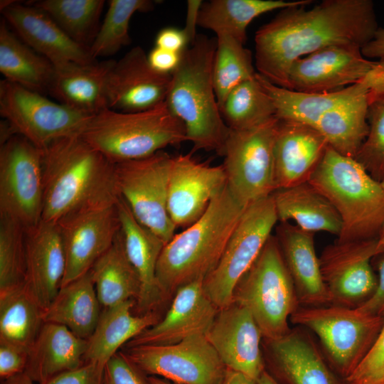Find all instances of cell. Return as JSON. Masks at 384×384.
<instances>
[{"label":"cell","mask_w":384,"mask_h":384,"mask_svg":"<svg viewBox=\"0 0 384 384\" xmlns=\"http://www.w3.org/2000/svg\"><path fill=\"white\" fill-rule=\"evenodd\" d=\"M175 294L164 318L128 341L126 347L170 345L207 334L219 309L207 296L203 280L183 285Z\"/></svg>","instance_id":"21"},{"label":"cell","mask_w":384,"mask_h":384,"mask_svg":"<svg viewBox=\"0 0 384 384\" xmlns=\"http://www.w3.org/2000/svg\"><path fill=\"white\" fill-rule=\"evenodd\" d=\"M346 384H384V321L371 348Z\"/></svg>","instance_id":"45"},{"label":"cell","mask_w":384,"mask_h":384,"mask_svg":"<svg viewBox=\"0 0 384 384\" xmlns=\"http://www.w3.org/2000/svg\"><path fill=\"white\" fill-rule=\"evenodd\" d=\"M367 92L324 112L314 128L329 146L342 155L356 158L368 132Z\"/></svg>","instance_id":"38"},{"label":"cell","mask_w":384,"mask_h":384,"mask_svg":"<svg viewBox=\"0 0 384 384\" xmlns=\"http://www.w3.org/2000/svg\"><path fill=\"white\" fill-rule=\"evenodd\" d=\"M42 149L16 134L0 148V217L14 220L26 230L42 220Z\"/></svg>","instance_id":"12"},{"label":"cell","mask_w":384,"mask_h":384,"mask_svg":"<svg viewBox=\"0 0 384 384\" xmlns=\"http://www.w3.org/2000/svg\"><path fill=\"white\" fill-rule=\"evenodd\" d=\"M381 183H382V184H383V187H384V182H381Z\"/></svg>","instance_id":"60"},{"label":"cell","mask_w":384,"mask_h":384,"mask_svg":"<svg viewBox=\"0 0 384 384\" xmlns=\"http://www.w3.org/2000/svg\"><path fill=\"white\" fill-rule=\"evenodd\" d=\"M279 124L275 116L250 129H230L222 165L228 188L245 208L276 191L274 146Z\"/></svg>","instance_id":"9"},{"label":"cell","mask_w":384,"mask_h":384,"mask_svg":"<svg viewBox=\"0 0 384 384\" xmlns=\"http://www.w3.org/2000/svg\"><path fill=\"white\" fill-rule=\"evenodd\" d=\"M285 8L255 35L257 73L272 83L288 86V73L297 59L326 47L362 48L378 28L371 0H324Z\"/></svg>","instance_id":"1"},{"label":"cell","mask_w":384,"mask_h":384,"mask_svg":"<svg viewBox=\"0 0 384 384\" xmlns=\"http://www.w3.org/2000/svg\"><path fill=\"white\" fill-rule=\"evenodd\" d=\"M181 53L155 46L148 55V60L156 71L171 74L177 67Z\"/></svg>","instance_id":"52"},{"label":"cell","mask_w":384,"mask_h":384,"mask_svg":"<svg viewBox=\"0 0 384 384\" xmlns=\"http://www.w3.org/2000/svg\"><path fill=\"white\" fill-rule=\"evenodd\" d=\"M135 305V300L131 299L103 309L92 334L87 340L85 363L105 366L122 346L160 321L155 311L134 315Z\"/></svg>","instance_id":"30"},{"label":"cell","mask_w":384,"mask_h":384,"mask_svg":"<svg viewBox=\"0 0 384 384\" xmlns=\"http://www.w3.org/2000/svg\"><path fill=\"white\" fill-rule=\"evenodd\" d=\"M328 146L314 127L279 119L274 146L276 190L307 182Z\"/></svg>","instance_id":"25"},{"label":"cell","mask_w":384,"mask_h":384,"mask_svg":"<svg viewBox=\"0 0 384 384\" xmlns=\"http://www.w3.org/2000/svg\"><path fill=\"white\" fill-rule=\"evenodd\" d=\"M26 274V229L0 217V291L24 284Z\"/></svg>","instance_id":"43"},{"label":"cell","mask_w":384,"mask_h":384,"mask_svg":"<svg viewBox=\"0 0 384 384\" xmlns=\"http://www.w3.org/2000/svg\"><path fill=\"white\" fill-rule=\"evenodd\" d=\"M257 384H279L267 370H265L257 381Z\"/></svg>","instance_id":"57"},{"label":"cell","mask_w":384,"mask_h":384,"mask_svg":"<svg viewBox=\"0 0 384 384\" xmlns=\"http://www.w3.org/2000/svg\"><path fill=\"white\" fill-rule=\"evenodd\" d=\"M361 53L369 60L384 58V27H378L373 38L361 48Z\"/></svg>","instance_id":"54"},{"label":"cell","mask_w":384,"mask_h":384,"mask_svg":"<svg viewBox=\"0 0 384 384\" xmlns=\"http://www.w3.org/2000/svg\"><path fill=\"white\" fill-rule=\"evenodd\" d=\"M278 221L272 195L247 206L203 288L218 309L233 303L235 287L260 255Z\"/></svg>","instance_id":"10"},{"label":"cell","mask_w":384,"mask_h":384,"mask_svg":"<svg viewBox=\"0 0 384 384\" xmlns=\"http://www.w3.org/2000/svg\"><path fill=\"white\" fill-rule=\"evenodd\" d=\"M213 80L219 108L237 85L255 77L252 53L227 34L216 35Z\"/></svg>","instance_id":"41"},{"label":"cell","mask_w":384,"mask_h":384,"mask_svg":"<svg viewBox=\"0 0 384 384\" xmlns=\"http://www.w3.org/2000/svg\"><path fill=\"white\" fill-rule=\"evenodd\" d=\"M373 61L365 58L357 46L326 47L292 64L287 89L311 93L343 89L362 79Z\"/></svg>","instance_id":"18"},{"label":"cell","mask_w":384,"mask_h":384,"mask_svg":"<svg viewBox=\"0 0 384 384\" xmlns=\"http://www.w3.org/2000/svg\"><path fill=\"white\" fill-rule=\"evenodd\" d=\"M154 8L149 0H111L104 20L90 47L91 56L114 55L123 46L130 43L129 22L136 12H147Z\"/></svg>","instance_id":"42"},{"label":"cell","mask_w":384,"mask_h":384,"mask_svg":"<svg viewBox=\"0 0 384 384\" xmlns=\"http://www.w3.org/2000/svg\"><path fill=\"white\" fill-rule=\"evenodd\" d=\"M173 156L163 150L114 164L119 196L137 220L167 243L176 227L168 212V190Z\"/></svg>","instance_id":"11"},{"label":"cell","mask_w":384,"mask_h":384,"mask_svg":"<svg viewBox=\"0 0 384 384\" xmlns=\"http://www.w3.org/2000/svg\"><path fill=\"white\" fill-rule=\"evenodd\" d=\"M227 126L233 130L257 126L273 117L275 108L255 77L237 85L220 109Z\"/></svg>","instance_id":"40"},{"label":"cell","mask_w":384,"mask_h":384,"mask_svg":"<svg viewBox=\"0 0 384 384\" xmlns=\"http://www.w3.org/2000/svg\"><path fill=\"white\" fill-rule=\"evenodd\" d=\"M0 72L4 80L43 95L48 91L54 65L23 42L2 19Z\"/></svg>","instance_id":"35"},{"label":"cell","mask_w":384,"mask_h":384,"mask_svg":"<svg viewBox=\"0 0 384 384\" xmlns=\"http://www.w3.org/2000/svg\"><path fill=\"white\" fill-rule=\"evenodd\" d=\"M1 384H38L26 372L1 380Z\"/></svg>","instance_id":"56"},{"label":"cell","mask_w":384,"mask_h":384,"mask_svg":"<svg viewBox=\"0 0 384 384\" xmlns=\"http://www.w3.org/2000/svg\"><path fill=\"white\" fill-rule=\"evenodd\" d=\"M378 256V275L375 290L372 296L357 309L368 314L384 316V251Z\"/></svg>","instance_id":"50"},{"label":"cell","mask_w":384,"mask_h":384,"mask_svg":"<svg viewBox=\"0 0 384 384\" xmlns=\"http://www.w3.org/2000/svg\"><path fill=\"white\" fill-rule=\"evenodd\" d=\"M87 340L67 327L45 322L29 353L25 372L38 384L85 363Z\"/></svg>","instance_id":"29"},{"label":"cell","mask_w":384,"mask_h":384,"mask_svg":"<svg viewBox=\"0 0 384 384\" xmlns=\"http://www.w3.org/2000/svg\"><path fill=\"white\" fill-rule=\"evenodd\" d=\"M233 302L250 311L264 339L290 330L289 320L300 304L275 235L236 284Z\"/></svg>","instance_id":"7"},{"label":"cell","mask_w":384,"mask_h":384,"mask_svg":"<svg viewBox=\"0 0 384 384\" xmlns=\"http://www.w3.org/2000/svg\"><path fill=\"white\" fill-rule=\"evenodd\" d=\"M28 359V352L11 344L0 342L1 380L25 372Z\"/></svg>","instance_id":"48"},{"label":"cell","mask_w":384,"mask_h":384,"mask_svg":"<svg viewBox=\"0 0 384 384\" xmlns=\"http://www.w3.org/2000/svg\"><path fill=\"white\" fill-rule=\"evenodd\" d=\"M25 286L45 310L60 290L65 271V255L57 223L41 220L26 230Z\"/></svg>","instance_id":"24"},{"label":"cell","mask_w":384,"mask_h":384,"mask_svg":"<svg viewBox=\"0 0 384 384\" xmlns=\"http://www.w3.org/2000/svg\"><path fill=\"white\" fill-rule=\"evenodd\" d=\"M80 136L114 164L142 159L188 142L183 122L165 102L136 112L107 108L90 117Z\"/></svg>","instance_id":"6"},{"label":"cell","mask_w":384,"mask_h":384,"mask_svg":"<svg viewBox=\"0 0 384 384\" xmlns=\"http://www.w3.org/2000/svg\"><path fill=\"white\" fill-rule=\"evenodd\" d=\"M171 79L152 68L140 46L116 61L107 82V107L123 112H142L166 101Z\"/></svg>","instance_id":"19"},{"label":"cell","mask_w":384,"mask_h":384,"mask_svg":"<svg viewBox=\"0 0 384 384\" xmlns=\"http://www.w3.org/2000/svg\"><path fill=\"white\" fill-rule=\"evenodd\" d=\"M90 271L60 287L43 311V321L63 325L77 336L87 340L102 311Z\"/></svg>","instance_id":"33"},{"label":"cell","mask_w":384,"mask_h":384,"mask_svg":"<svg viewBox=\"0 0 384 384\" xmlns=\"http://www.w3.org/2000/svg\"><path fill=\"white\" fill-rule=\"evenodd\" d=\"M203 2L201 0L187 1L186 23L183 30L186 34L189 45H191L195 41L198 35L196 33V27L198 26V14Z\"/></svg>","instance_id":"53"},{"label":"cell","mask_w":384,"mask_h":384,"mask_svg":"<svg viewBox=\"0 0 384 384\" xmlns=\"http://www.w3.org/2000/svg\"><path fill=\"white\" fill-rule=\"evenodd\" d=\"M115 60L54 65L49 93L59 103L88 116L108 108L107 82Z\"/></svg>","instance_id":"28"},{"label":"cell","mask_w":384,"mask_h":384,"mask_svg":"<svg viewBox=\"0 0 384 384\" xmlns=\"http://www.w3.org/2000/svg\"><path fill=\"white\" fill-rule=\"evenodd\" d=\"M122 353L144 373L177 384H220L227 370L206 335L170 345L126 347Z\"/></svg>","instance_id":"14"},{"label":"cell","mask_w":384,"mask_h":384,"mask_svg":"<svg viewBox=\"0 0 384 384\" xmlns=\"http://www.w3.org/2000/svg\"><path fill=\"white\" fill-rule=\"evenodd\" d=\"M262 89L272 100L275 116L314 127L326 111L361 94L368 92L362 80L350 86L331 92H304L277 86L256 73Z\"/></svg>","instance_id":"31"},{"label":"cell","mask_w":384,"mask_h":384,"mask_svg":"<svg viewBox=\"0 0 384 384\" xmlns=\"http://www.w3.org/2000/svg\"><path fill=\"white\" fill-rule=\"evenodd\" d=\"M368 132L356 159L377 181L384 182V100L369 106Z\"/></svg>","instance_id":"44"},{"label":"cell","mask_w":384,"mask_h":384,"mask_svg":"<svg viewBox=\"0 0 384 384\" xmlns=\"http://www.w3.org/2000/svg\"><path fill=\"white\" fill-rule=\"evenodd\" d=\"M206 336L228 369L256 381L265 370L261 331L243 306L233 302L219 309Z\"/></svg>","instance_id":"20"},{"label":"cell","mask_w":384,"mask_h":384,"mask_svg":"<svg viewBox=\"0 0 384 384\" xmlns=\"http://www.w3.org/2000/svg\"><path fill=\"white\" fill-rule=\"evenodd\" d=\"M0 114L14 130L39 149L54 140L80 135L92 116L3 80Z\"/></svg>","instance_id":"13"},{"label":"cell","mask_w":384,"mask_h":384,"mask_svg":"<svg viewBox=\"0 0 384 384\" xmlns=\"http://www.w3.org/2000/svg\"><path fill=\"white\" fill-rule=\"evenodd\" d=\"M245 208L226 185L198 220L165 245L156 271L164 298L214 270Z\"/></svg>","instance_id":"4"},{"label":"cell","mask_w":384,"mask_h":384,"mask_svg":"<svg viewBox=\"0 0 384 384\" xmlns=\"http://www.w3.org/2000/svg\"><path fill=\"white\" fill-rule=\"evenodd\" d=\"M308 182L338 213V241L378 238L384 230V187L354 158L328 146Z\"/></svg>","instance_id":"5"},{"label":"cell","mask_w":384,"mask_h":384,"mask_svg":"<svg viewBox=\"0 0 384 384\" xmlns=\"http://www.w3.org/2000/svg\"><path fill=\"white\" fill-rule=\"evenodd\" d=\"M192 154L173 156L167 206L176 228L185 229L198 220L227 185L222 164L211 166Z\"/></svg>","instance_id":"17"},{"label":"cell","mask_w":384,"mask_h":384,"mask_svg":"<svg viewBox=\"0 0 384 384\" xmlns=\"http://www.w3.org/2000/svg\"><path fill=\"white\" fill-rule=\"evenodd\" d=\"M147 380L149 384H177L154 375L147 377Z\"/></svg>","instance_id":"58"},{"label":"cell","mask_w":384,"mask_h":384,"mask_svg":"<svg viewBox=\"0 0 384 384\" xmlns=\"http://www.w3.org/2000/svg\"><path fill=\"white\" fill-rule=\"evenodd\" d=\"M43 311L25 284L0 291V342L29 353L44 324Z\"/></svg>","instance_id":"37"},{"label":"cell","mask_w":384,"mask_h":384,"mask_svg":"<svg viewBox=\"0 0 384 384\" xmlns=\"http://www.w3.org/2000/svg\"><path fill=\"white\" fill-rule=\"evenodd\" d=\"M272 197L279 222L292 220L302 229L314 233L340 235L342 223L338 213L308 181L276 190Z\"/></svg>","instance_id":"32"},{"label":"cell","mask_w":384,"mask_h":384,"mask_svg":"<svg viewBox=\"0 0 384 384\" xmlns=\"http://www.w3.org/2000/svg\"><path fill=\"white\" fill-rule=\"evenodd\" d=\"M143 373L122 352H117L105 365L104 384H149Z\"/></svg>","instance_id":"46"},{"label":"cell","mask_w":384,"mask_h":384,"mask_svg":"<svg viewBox=\"0 0 384 384\" xmlns=\"http://www.w3.org/2000/svg\"><path fill=\"white\" fill-rule=\"evenodd\" d=\"M42 154V220L56 223L74 212L118 201L114 164L80 135L54 140Z\"/></svg>","instance_id":"2"},{"label":"cell","mask_w":384,"mask_h":384,"mask_svg":"<svg viewBox=\"0 0 384 384\" xmlns=\"http://www.w3.org/2000/svg\"><path fill=\"white\" fill-rule=\"evenodd\" d=\"M1 11L17 36L53 65L96 61L89 48L72 40L46 12L33 5L3 1Z\"/></svg>","instance_id":"22"},{"label":"cell","mask_w":384,"mask_h":384,"mask_svg":"<svg viewBox=\"0 0 384 384\" xmlns=\"http://www.w3.org/2000/svg\"><path fill=\"white\" fill-rule=\"evenodd\" d=\"M265 341L269 361L285 384H343L304 328Z\"/></svg>","instance_id":"23"},{"label":"cell","mask_w":384,"mask_h":384,"mask_svg":"<svg viewBox=\"0 0 384 384\" xmlns=\"http://www.w3.org/2000/svg\"><path fill=\"white\" fill-rule=\"evenodd\" d=\"M378 245L379 248L384 250V230L378 238Z\"/></svg>","instance_id":"59"},{"label":"cell","mask_w":384,"mask_h":384,"mask_svg":"<svg viewBox=\"0 0 384 384\" xmlns=\"http://www.w3.org/2000/svg\"><path fill=\"white\" fill-rule=\"evenodd\" d=\"M289 321L319 338L330 366L345 381L371 348L384 316L368 314L357 308L329 304L299 306Z\"/></svg>","instance_id":"8"},{"label":"cell","mask_w":384,"mask_h":384,"mask_svg":"<svg viewBox=\"0 0 384 384\" xmlns=\"http://www.w3.org/2000/svg\"><path fill=\"white\" fill-rule=\"evenodd\" d=\"M56 223L66 262L61 287L87 273L120 230L116 204L74 212Z\"/></svg>","instance_id":"16"},{"label":"cell","mask_w":384,"mask_h":384,"mask_svg":"<svg viewBox=\"0 0 384 384\" xmlns=\"http://www.w3.org/2000/svg\"><path fill=\"white\" fill-rule=\"evenodd\" d=\"M105 366L85 363L78 369L60 373L43 384H104Z\"/></svg>","instance_id":"47"},{"label":"cell","mask_w":384,"mask_h":384,"mask_svg":"<svg viewBox=\"0 0 384 384\" xmlns=\"http://www.w3.org/2000/svg\"><path fill=\"white\" fill-rule=\"evenodd\" d=\"M156 46L181 53L188 45V40L183 29L168 27L156 35Z\"/></svg>","instance_id":"51"},{"label":"cell","mask_w":384,"mask_h":384,"mask_svg":"<svg viewBox=\"0 0 384 384\" xmlns=\"http://www.w3.org/2000/svg\"><path fill=\"white\" fill-rule=\"evenodd\" d=\"M216 39L198 34L181 53L171 79L166 104L183 124L191 152L215 151L222 156L230 128L217 101L213 65Z\"/></svg>","instance_id":"3"},{"label":"cell","mask_w":384,"mask_h":384,"mask_svg":"<svg viewBox=\"0 0 384 384\" xmlns=\"http://www.w3.org/2000/svg\"><path fill=\"white\" fill-rule=\"evenodd\" d=\"M116 207L126 255L141 281V290L135 306L139 314H144L154 311L164 299L156 271L159 256L166 243L137 220L121 196Z\"/></svg>","instance_id":"26"},{"label":"cell","mask_w":384,"mask_h":384,"mask_svg":"<svg viewBox=\"0 0 384 384\" xmlns=\"http://www.w3.org/2000/svg\"><path fill=\"white\" fill-rule=\"evenodd\" d=\"M220 384H257V383L242 373L227 368Z\"/></svg>","instance_id":"55"},{"label":"cell","mask_w":384,"mask_h":384,"mask_svg":"<svg viewBox=\"0 0 384 384\" xmlns=\"http://www.w3.org/2000/svg\"><path fill=\"white\" fill-rule=\"evenodd\" d=\"M311 3V0H210L203 2L198 26L216 35H229L245 45L247 28L257 16L274 10Z\"/></svg>","instance_id":"34"},{"label":"cell","mask_w":384,"mask_h":384,"mask_svg":"<svg viewBox=\"0 0 384 384\" xmlns=\"http://www.w3.org/2000/svg\"><path fill=\"white\" fill-rule=\"evenodd\" d=\"M384 250L378 238L338 241L326 246L319 259L331 304L357 308L374 293L378 279L371 260Z\"/></svg>","instance_id":"15"},{"label":"cell","mask_w":384,"mask_h":384,"mask_svg":"<svg viewBox=\"0 0 384 384\" xmlns=\"http://www.w3.org/2000/svg\"><path fill=\"white\" fill-rule=\"evenodd\" d=\"M46 12L75 42L89 48L99 31L103 0H41L33 4Z\"/></svg>","instance_id":"39"},{"label":"cell","mask_w":384,"mask_h":384,"mask_svg":"<svg viewBox=\"0 0 384 384\" xmlns=\"http://www.w3.org/2000/svg\"><path fill=\"white\" fill-rule=\"evenodd\" d=\"M362 80L368 88L369 106L384 100V58L374 60L372 67Z\"/></svg>","instance_id":"49"},{"label":"cell","mask_w":384,"mask_h":384,"mask_svg":"<svg viewBox=\"0 0 384 384\" xmlns=\"http://www.w3.org/2000/svg\"><path fill=\"white\" fill-rule=\"evenodd\" d=\"M90 272L103 309L131 299L137 301L141 281L126 255L120 230L111 247L95 262Z\"/></svg>","instance_id":"36"},{"label":"cell","mask_w":384,"mask_h":384,"mask_svg":"<svg viewBox=\"0 0 384 384\" xmlns=\"http://www.w3.org/2000/svg\"><path fill=\"white\" fill-rule=\"evenodd\" d=\"M274 235L294 284L300 306L331 304L315 250L314 233L289 222H279Z\"/></svg>","instance_id":"27"}]
</instances>
